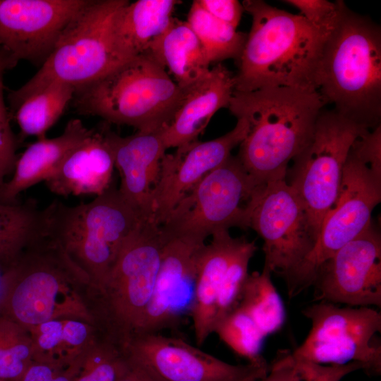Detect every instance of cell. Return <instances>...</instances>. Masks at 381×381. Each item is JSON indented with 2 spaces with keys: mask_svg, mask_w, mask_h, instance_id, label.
I'll return each instance as SVG.
<instances>
[{
  "mask_svg": "<svg viewBox=\"0 0 381 381\" xmlns=\"http://www.w3.org/2000/svg\"><path fill=\"white\" fill-rule=\"evenodd\" d=\"M164 238L154 291L136 334L174 328L191 312L198 259L205 241L190 237Z\"/></svg>",
  "mask_w": 381,
  "mask_h": 381,
  "instance_id": "ac0fdd59",
  "label": "cell"
},
{
  "mask_svg": "<svg viewBox=\"0 0 381 381\" xmlns=\"http://www.w3.org/2000/svg\"><path fill=\"white\" fill-rule=\"evenodd\" d=\"M255 241L240 237L222 282L215 308L214 326L226 314L235 308L239 301L245 282L248 276L250 259L257 250Z\"/></svg>",
  "mask_w": 381,
  "mask_h": 381,
  "instance_id": "836d02e7",
  "label": "cell"
},
{
  "mask_svg": "<svg viewBox=\"0 0 381 381\" xmlns=\"http://www.w3.org/2000/svg\"><path fill=\"white\" fill-rule=\"evenodd\" d=\"M366 129L334 109L322 110L310 142L287 171L286 182L303 204L316 238L339 193L349 150Z\"/></svg>",
  "mask_w": 381,
  "mask_h": 381,
  "instance_id": "8fae6325",
  "label": "cell"
},
{
  "mask_svg": "<svg viewBox=\"0 0 381 381\" xmlns=\"http://www.w3.org/2000/svg\"><path fill=\"white\" fill-rule=\"evenodd\" d=\"M183 95L166 69L144 53L75 90L73 100L80 114L151 132L170 122Z\"/></svg>",
  "mask_w": 381,
  "mask_h": 381,
  "instance_id": "5b68a950",
  "label": "cell"
},
{
  "mask_svg": "<svg viewBox=\"0 0 381 381\" xmlns=\"http://www.w3.org/2000/svg\"><path fill=\"white\" fill-rule=\"evenodd\" d=\"M42 210L30 200L24 204L0 201V255L18 256L42 229Z\"/></svg>",
  "mask_w": 381,
  "mask_h": 381,
  "instance_id": "4dcf8cb0",
  "label": "cell"
},
{
  "mask_svg": "<svg viewBox=\"0 0 381 381\" xmlns=\"http://www.w3.org/2000/svg\"><path fill=\"white\" fill-rule=\"evenodd\" d=\"M85 284L56 244L43 231L19 254L3 310L25 329L57 319L93 325L94 318L78 294Z\"/></svg>",
  "mask_w": 381,
  "mask_h": 381,
  "instance_id": "8992f818",
  "label": "cell"
},
{
  "mask_svg": "<svg viewBox=\"0 0 381 381\" xmlns=\"http://www.w3.org/2000/svg\"><path fill=\"white\" fill-rule=\"evenodd\" d=\"M325 104L318 91L284 87L234 91L228 108L248 125L237 157L258 186L286 179L289 162L310 142Z\"/></svg>",
  "mask_w": 381,
  "mask_h": 381,
  "instance_id": "7a4b0ae2",
  "label": "cell"
},
{
  "mask_svg": "<svg viewBox=\"0 0 381 381\" xmlns=\"http://www.w3.org/2000/svg\"><path fill=\"white\" fill-rule=\"evenodd\" d=\"M236 119L235 127L224 135L205 142L195 141L177 148L174 154L164 155L152 194V214L157 224L162 225L195 186L222 164L245 138L248 122L243 117Z\"/></svg>",
  "mask_w": 381,
  "mask_h": 381,
  "instance_id": "e0dca14e",
  "label": "cell"
},
{
  "mask_svg": "<svg viewBox=\"0 0 381 381\" xmlns=\"http://www.w3.org/2000/svg\"><path fill=\"white\" fill-rule=\"evenodd\" d=\"M128 358L129 365L118 381H162L150 370Z\"/></svg>",
  "mask_w": 381,
  "mask_h": 381,
  "instance_id": "b9f144b4",
  "label": "cell"
},
{
  "mask_svg": "<svg viewBox=\"0 0 381 381\" xmlns=\"http://www.w3.org/2000/svg\"><path fill=\"white\" fill-rule=\"evenodd\" d=\"M90 132L80 119H73L60 135L30 144L16 160L11 179L0 186V201L14 202L20 193L45 181Z\"/></svg>",
  "mask_w": 381,
  "mask_h": 381,
  "instance_id": "7402d4cb",
  "label": "cell"
},
{
  "mask_svg": "<svg viewBox=\"0 0 381 381\" xmlns=\"http://www.w3.org/2000/svg\"><path fill=\"white\" fill-rule=\"evenodd\" d=\"M18 256L0 255V316L2 315L4 303L13 279Z\"/></svg>",
  "mask_w": 381,
  "mask_h": 381,
  "instance_id": "60d3db41",
  "label": "cell"
},
{
  "mask_svg": "<svg viewBox=\"0 0 381 381\" xmlns=\"http://www.w3.org/2000/svg\"><path fill=\"white\" fill-rule=\"evenodd\" d=\"M205 11L218 20L237 29L244 11L237 0H196Z\"/></svg>",
  "mask_w": 381,
  "mask_h": 381,
  "instance_id": "74e56055",
  "label": "cell"
},
{
  "mask_svg": "<svg viewBox=\"0 0 381 381\" xmlns=\"http://www.w3.org/2000/svg\"><path fill=\"white\" fill-rule=\"evenodd\" d=\"M42 214L44 234L99 294L124 244L147 220L113 186L87 203L54 200Z\"/></svg>",
  "mask_w": 381,
  "mask_h": 381,
  "instance_id": "3957f363",
  "label": "cell"
},
{
  "mask_svg": "<svg viewBox=\"0 0 381 381\" xmlns=\"http://www.w3.org/2000/svg\"><path fill=\"white\" fill-rule=\"evenodd\" d=\"M315 301L381 307V237L373 224L319 267Z\"/></svg>",
  "mask_w": 381,
  "mask_h": 381,
  "instance_id": "9a60e30c",
  "label": "cell"
},
{
  "mask_svg": "<svg viewBox=\"0 0 381 381\" xmlns=\"http://www.w3.org/2000/svg\"><path fill=\"white\" fill-rule=\"evenodd\" d=\"M127 0H90L62 31L39 71L9 93L13 107L47 85L59 82L75 90L88 85L122 62L113 45L114 18Z\"/></svg>",
  "mask_w": 381,
  "mask_h": 381,
  "instance_id": "ba28073f",
  "label": "cell"
},
{
  "mask_svg": "<svg viewBox=\"0 0 381 381\" xmlns=\"http://www.w3.org/2000/svg\"><path fill=\"white\" fill-rule=\"evenodd\" d=\"M18 61L0 48V180L13 169L16 162L15 139L4 98V74Z\"/></svg>",
  "mask_w": 381,
  "mask_h": 381,
  "instance_id": "e575fe53",
  "label": "cell"
},
{
  "mask_svg": "<svg viewBox=\"0 0 381 381\" xmlns=\"http://www.w3.org/2000/svg\"><path fill=\"white\" fill-rule=\"evenodd\" d=\"M295 361L298 365L304 381H340L346 375L363 370V365L358 362L322 365L306 361Z\"/></svg>",
  "mask_w": 381,
  "mask_h": 381,
  "instance_id": "8d00e7d4",
  "label": "cell"
},
{
  "mask_svg": "<svg viewBox=\"0 0 381 381\" xmlns=\"http://www.w3.org/2000/svg\"><path fill=\"white\" fill-rule=\"evenodd\" d=\"M311 322L303 344L291 356L297 361L345 365L358 362L368 375L381 373V313L369 307L341 308L319 302L302 310Z\"/></svg>",
  "mask_w": 381,
  "mask_h": 381,
  "instance_id": "7c38bea8",
  "label": "cell"
},
{
  "mask_svg": "<svg viewBox=\"0 0 381 381\" xmlns=\"http://www.w3.org/2000/svg\"><path fill=\"white\" fill-rule=\"evenodd\" d=\"M162 129L151 132L137 131L126 137L107 129L114 164L121 177L118 190L124 200L147 220L155 221L152 209V194L167 150Z\"/></svg>",
  "mask_w": 381,
  "mask_h": 381,
  "instance_id": "d6986e66",
  "label": "cell"
},
{
  "mask_svg": "<svg viewBox=\"0 0 381 381\" xmlns=\"http://www.w3.org/2000/svg\"><path fill=\"white\" fill-rule=\"evenodd\" d=\"M90 0H0V48L18 62L43 64Z\"/></svg>",
  "mask_w": 381,
  "mask_h": 381,
  "instance_id": "2e32d148",
  "label": "cell"
},
{
  "mask_svg": "<svg viewBox=\"0 0 381 381\" xmlns=\"http://www.w3.org/2000/svg\"><path fill=\"white\" fill-rule=\"evenodd\" d=\"M213 333L217 334L236 354L247 359L249 363L266 362L261 356L266 336L238 306L216 323Z\"/></svg>",
  "mask_w": 381,
  "mask_h": 381,
  "instance_id": "1f68e13d",
  "label": "cell"
},
{
  "mask_svg": "<svg viewBox=\"0 0 381 381\" xmlns=\"http://www.w3.org/2000/svg\"><path fill=\"white\" fill-rule=\"evenodd\" d=\"M270 268L248 274L237 306L254 321L267 337L283 326L286 313L283 301L271 279Z\"/></svg>",
  "mask_w": 381,
  "mask_h": 381,
  "instance_id": "83f0119b",
  "label": "cell"
},
{
  "mask_svg": "<svg viewBox=\"0 0 381 381\" xmlns=\"http://www.w3.org/2000/svg\"><path fill=\"white\" fill-rule=\"evenodd\" d=\"M284 2L299 10L300 15L313 26L327 33L336 26L344 3L327 0H286Z\"/></svg>",
  "mask_w": 381,
  "mask_h": 381,
  "instance_id": "d590c367",
  "label": "cell"
},
{
  "mask_svg": "<svg viewBox=\"0 0 381 381\" xmlns=\"http://www.w3.org/2000/svg\"><path fill=\"white\" fill-rule=\"evenodd\" d=\"M93 325L75 319H57L28 328L34 362L66 368L95 340Z\"/></svg>",
  "mask_w": 381,
  "mask_h": 381,
  "instance_id": "484cf974",
  "label": "cell"
},
{
  "mask_svg": "<svg viewBox=\"0 0 381 381\" xmlns=\"http://www.w3.org/2000/svg\"><path fill=\"white\" fill-rule=\"evenodd\" d=\"M34 362L32 342L27 329L0 316V379L18 381Z\"/></svg>",
  "mask_w": 381,
  "mask_h": 381,
  "instance_id": "d6a6232c",
  "label": "cell"
},
{
  "mask_svg": "<svg viewBox=\"0 0 381 381\" xmlns=\"http://www.w3.org/2000/svg\"><path fill=\"white\" fill-rule=\"evenodd\" d=\"M128 356L162 381H258L269 372L267 362L234 365L176 337L159 333L133 336Z\"/></svg>",
  "mask_w": 381,
  "mask_h": 381,
  "instance_id": "5bb4252c",
  "label": "cell"
},
{
  "mask_svg": "<svg viewBox=\"0 0 381 381\" xmlns=\"http://www.w3.org/2000/svg\"><path fill=\"white\" fill-rule=\"evenodd\" d=\"M258 186L237 156L211 171L160 225L163 235L205 241L233 226L248 229V206Z\"/></svg>",
  "mask_w": 381,
  "mask_h": 381,
  "instance_id": "30bf717a",
  "label": "cell"
},
{
  "mask_svg": "<svg viewBox=\"0 0 381 381\" xmlns=\"http://www.w3.org/2000/svg\"><path fill=\"white\" fill-rule=\"evenodd\" d=\"M107 126L91 128L44 181L49 190L61 196L99 195L110 186L114 157L107 136Z\"/></svg>",
  "mask_w": 381,
  "mask_h": 381,
  "instance_id": "44dd1931",
  "label": "cell"
},
{
  "mask_svg": "<svg viewBox=\"0 0 381 381\" xmlns=\"http://www.w3.org/2000/svg\"><path fill=\"white\" fill-rule=\"evenodd\" d=\"M235 91V75L222 64L184 92L183 99L170 122L162 129L167 150L195 141L214 114L228 108Z\"/></svg>",
  "mask_w": 381,
  "mask_h": 381,
  "instance_id": "ffe728a7",
  "label": "cell"
},
{
  "mask_svg": "<svg viewBox=\"0 0 381 381\" xmlns=\"http://www.w3.org/2000/svg\"><path fill=\"white\" fill-rule=\"evenodd\" d=\"M74 87L54 82L11 107L23 136L45 137L73 99Z\"/></svg>",
  "mask_w": 381,
  "mask_h": 381,
  "instance_id": "4316f807",
  "label": "cell"
},
{
  "mask_svg": "<svg viewBox=\"0 0 381 381\" xmlns=\"http://www.w3.org/2000/svg\"><path fill=\"white\" fill-rule=\"evenodd\" d=\"M149 54L174 76L184 92L210 73V63L187 21L173 18L169 25L150 44Z\"/></svg>",
  "mask_w": 381,
  "mask_h": 381,
  "instance_id": "d4e9b609",
  "label": "cell"
},
{
  "mask_svg": "<svg viewBox=\"0 0 381 381\" xmlns=\"http://www.w3.org/2000/svg\"><path fill=\"white\" fill-rule=\"evenodd\" d=\"M318 92L343 116L368 129L380 125L381 30L344 2L324 46Z\"/></svg>",
  "mask_w": 381,
  "mask_h": 381,
  "instance_id": "277c9868",
  "label": "cell"
},
{
  "mask_svg": "<svg viewBox=\"0 0 381 381\" xmlns=\"http://www.w3.org/2000/svg\"><path fill=\"white\" fill-rule=\"evenodd\" d=\"M250 30L238 61L235 90L284 87L318 91L324 46L329 33L302 16L261 0H245Z\"/></svg>",
  "mask_w": 381,
  "mask_h": 381,
  "instance_id": "6da1fadb",
  "label": "cell"
},
{
  "mask_svg": "<svg viewBox=\"0 0 381 381\" xmlns=\"http://www.w3.org/2000/svg\"><path fill=\"white\" fill-rule=\"evenodd\" d=\"M1 185H2V183H1V181L0 180V186H1Z\"/></svg>",
  "mask_w": 381,
  "mask_h": 381,
  "instance_id": "7bdbcfd3",
  "label": "cell"
},
{
  "mask_svg": "<svg viewBox=\"0 0 381 381\" xmlns=\"http://www.w3.org/2000/svg\"><path fill=\"white\" fill-rule=\"evenodd\" d=\"M165 243L160 225L143 221L124 244L99 294L106 322L125 344L143 322Z\"/></svg>",
  "mask_w": 381,
  "mask_h": 381,
  "instance_id": "9c48e42d",
  "label": "cell"
},
{
  "mask_svg": "<svg viewBox=\"0 0 381 381\" xmlns=\"http://www.w3.org/2000/svg\"><path fill=\"white\" fill-rule=\"evenodd\" d=\"M0 381H4V380H2L0 379Z\"/></svg>",
  "mask_w": 381,
  "mask_h": 381,
  "instance_id": "ee69618b",
  "label": "cell"
},
{
  "mask_svg": "<svg viewBox=\"0 0 381 381\" xmlns=\"http://www.w3.org/2000/svg\"><path fill=\"white\" fill-rule=\"evenodd\" d=\"M200 251L190 316L195 342L202 345L214 332L216 302L229 263L239 243L229 231L214 234Z\"/></svg>",
  "mask_w": 381,
  "mask_h": 381,
  "instance_id": "603a6c76",
  "label": "cell"
},
{
  "mask_svg": "<svg viewBox=\"0 0 381 381\" xmlns=\"http://www.w3.org/2000/svg\"><path fill=\"white\" fill-rule=\"evenodd\" d=\"M187 23L200 41L210 64L239 61L247 35L213 17L193 1Z\"/></svg>",
  "mask_w": 381,
  "mask_h": 381,
  "instance_id": "f1b7e54d",
  "label": "cell"
},
{
  "mask_svg": "<svg viewBox=\"0 0 381 381\" xmlns=\"http://www.w3.org/2000/svg\"><path fill=\"white\" fill-rule=\"evenodd\" d=\"M265 377L258 381H303L298 363L289 351H282Z\"/></svg>",
  "mask_w": 381,
  "mask_h": 381,
  "instance_id": "f35d334b",
  "label": "cell"
},
{
  "mask_svg": "<svg viewBox=\"0 0 381 381\" xmlns=\"http://www.w3.org/2000/svg\"><path fill=\"white\" fill-rule=\"evenodd\" d=\"M381 200V154L355 140L344 167L337 197L326 213L315 246L286 282L294 297L313 284L319 267L338 250L365 231Z\"/></svg>",
  "mask_w": 381,
  "mask_h": 381,
  "instance_id": "52a82bcc",
  "label": "cell"
},
{
  "mask_svg": "<svg viewBox=\"0 0 381 381\" xmlns=\"http://www.w3.org/2000/svg\"><path fill=\"white\" fill-rule=\"evenodd\" d=\"M128 365L125 346L111 338L95 339L70 365L73 381H118Z\"/></svg>",
  "mask_w": 381,
  "mask_h": 381,
  "instance_id": "f546056e",
  "label": "cell"
},
{
  "mask_svg": "<svg viewBox=\"0 0 381 381\" xmlns=\"http://www.w3.org/2000/svg\"><path fill=\"white\" fill-rule=\"evenodd\" d=\"M179 0L126 1L116 12L111 27L114 50L122 62L144 54L169 25Z\"/></svg>",
  "mask_w": 381,
  "mask_h": 381,
  "instance_id": "cb8c5ba5",
  "label": "cell"
},
{
  "mask_svg": "<svg viewBox=\"0 0 381 381\" xmlns=\"http://www.w3.org/2000/svg\"><path fill=\"white\" fill-rule=\"evenodd\" d=\"M248 228L263 239L265 265L286 282L313 248L307 212L286 179L258 186L248 206Z\"/></svg>",
  "mask_w": 381,
  "mask_h": 381,
  "instance_id": "4fadbf2b",
  "label": "cell"
},
{
  "mask_svg": "<svg viewBox=\"0 0 381 381\" xmlns=\"http://www.w3.org/2000/svg\"><path fill=\"white\" fill-rule=\"evenodd\" d=\"M18 381H73L70 368L33 362Z\"/></svg>",
  "mask_w": 381,
  "mask_h": 381,
  "instance_id": "ab89813d",
  "label": "cell"
}]
</instances>
